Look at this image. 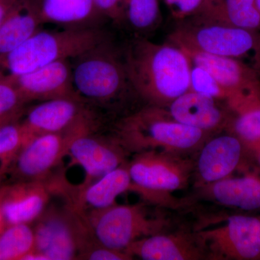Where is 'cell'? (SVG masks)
I'll return each mask as SVG.
<instances>
[{"mask_svg":"<svg viewBox=\"0 0 260 260\" xmlns=\"http://www.w3.org/2000/svg\"><path fill=\"white\" fill-rule=\"evenodd\" d=\"M122 52L130 83L144 105L166 109L189 90L191 60L177 44L135 37Z\"/></svg>","mask_w":260,"mask_h":260,"instance_id":"1","label":"cell"},{"mask_svg":"<svg viewBox=\"0 0 260 260\" xmlns=\"http://www.w3.org/2000/svg\"><path fill=\"white\" fill-rule=\"evenodd\" d=\"M73 84L78 95L95 109L118 113L132 112L126 104L140 100L130 83L122 49L108 38L71 59ZM141 102V101H140Z\"/></svg>","mask_w":260,"mask_h":260,"instance_id":"2","label":"cell"},{"mask_svg":"<svg viewBox=\"0 0 260 260\" xmlns=\"http://www.w3.org/2000/svg\"><path fill=\"white\" fill-rule=\"evenodd\" d=\"M110 134L129 155L152 150L187 155L200 150L211 135L181 124L165 108L150 105L119 117Z\"/></svg>","mask_w":260,"mask_h":260,"instance_id":"3","label":"cell"},{"mask_svg":"<svg viewBox=\"0 0 260 260\" xmlns=\"http://www.w3.org/2000/svg\"><path fill=\"white\" fill-rule=\"evenodd\" d=\"M109 38L102 28L39 30L0 57V78H16L61 59H73Z\"/></svg>","mask_w":260,"mask_h":260,"instance_id":"4","label":"cell"},{"mask_svg":"<svg viewBox=\"0 0 260 260\" xmlns=\"http://www.w3.org/2000/svg\"><path fill=\"white\" fill-rule=\"evenodd\" d=\"M127 167L134 192L149 204L177 208L180 201L170 193L188 185L194 174V160L184 154L152 150L133 155Z\"/></svg>","mask_w":260,"mask_h":260,"instance_id":"5","label":"cell"},{"mask_svg":"<svg viewBox=\"0 0 260 260\" xmlns=\"http://www.w3.org/2000/svg\"><path fill=\"white\" fill-rule=\"evenodd\" d=\"M94 237L102 245L124 251L132 243L167 232L170 220L145 203L114 204L83 213Z\"/></svg>","mask_w":260,"mask_h":260,"instance_id":"6","label":"cell"},{"mask_svg":"<svg viewBox=\"0 0 260 260\" xmlns=\"http://www.w3.org/2000/svg\"><path fill=\"white\" fill-rule=\"evenodd\" d=\"M35 249L47 260L80 259L97 242L83 213L64 203L48 205L34 221Z\"/></svg>","mask_w":260,"mask_h":260,"instance_id":"7","label":"cell"},{"mask_svg":"<svg viewBox=\"0 0 260 260\" xmlns=\"http://www.w3.org/2000/svg\"><path fill=\"white\" fill-rule=\"evenodd\" d=\"M169 42L183 49L212 55L239 58L255 53L260 47V32L219 23L199 15L177 20Z\"/></svg>","mask_w":260,"mask_h":260,"instance_id":"8","label":"cell"},{"mask_svg":"<svg viewBox=\"0 0 260 260\" xmlns=\"http://www.w3.org/2000/svg\"><path fill=\"white\" fill-rule=\"evenodd\" d=\"M208 259H260V218L232 215L215 229L196 232Z\"/></svg>","mask_w":260,"mask_h":260,"instance_id":"9","label":"cell"},{"mask_svg":"<svg viewBox=\"0 0 260 260\" xmlns=\"http://www.w3.org/2000/svg\"><path fill=\"white\" fill-rule=\"evenodd\" d=\"M84 129L91 127L81 126L68 133H47L30 138L8 167H11L17 182L48 180L53 175L52 171L68 155L71 140Z\"/></svg>","mask_w":260,"mask_h":260,"instance_id":"10","label":"cell"},{"mask_svg":"<svg viewBox=\"0 0 260 260\" xmlns=\"http://www.w3.org/2000/svg\"><path fill=\"white\" fill-rule=\"evenodd\" d=\"M30 137L47 133H68L81 126L100 128L102 118L97 109L83 100L52 99L34 106L27 113L23 122Z\"/></svg>","mask_w":260,"mask_h":260,"instance_id":"11","label":"cell"},{"mask_svg":"<svg viewBox=\"0 0 260 260\" xmlns=\"http://www.w3.org/2000/svg\"><path fill=\"white\" fill-rule=\"evenodd\" d=\"M68 155L83 168L85 179L80 186H85L125 164L129 155L112 135L84 129L71 140Z\"/></svg>","mask_w":260,"mask_h":260,"instance_id":"12","label":"cell"},{"mask_svg":"<svg viewBox=\"0 0 260 260\" xmlns=\"http://www.w3.org/2000/svg\"><path fill=\"white\" fill-rule=\"evenodd\" d=\"M127 162L85 186L72 185L62 178L58 186L57 194L80 213L112 206L122 193L134 192L135 185L130 177Z\"/></svg>","mask_w":260,"mask_h":260,"instance_id":"13","label":"cell"},{"mask_svg":"<svg viewBox=\"0 0 260 260\" xmlns=\"http://www.w3.org/2000/svg\"><path fill=\"white\" fill-rule=\"evenodd\" d=\"M10 79L13 80L26 103L63 98L83 100L77 93L73 84L71 59L56 61Z\"/></svg>","mask_w":260,"mask_h":260,"instance_id":"14","label":"cell"},{"mask_svg":"<svg viewBox=\"0 0 260 260\" xmlns=\"http://www.w3.org/2000/svg\"><path fill=\"white\" fill-rule=\"evenodd\" d=\"M244 152L240 140L230 133L208 138L194 160L197 184L201 187L230 177L239 167Z\"/></svg>","mask_w":260,"mask_h":260,"instance_id":"15","label":"cell"},{"mask_svg":"<svg viewBox=\"0 0 260 260\" xmlns=\"http://www.w3.org/2000/svg\"><path fill=\"white\" fill-rule=\"evenodd\" d=\"M145 260L208 259L197 232L161 233L132 243L125 250Z\"/></svg>","mask_w":260,"mask_h":260,"instance_id":"16","label":"cell"},{"mask_svg":"<svg viewBox=\"0 0 260 260\" xmlns=\"http://www.w3.org/2000/svg\"><path fill=\"white\" fill-rule=\"evenodd\" d=\"M53 194L49 179L19 181L2 188V210L6 225L34 223Z\"/></svg>","mask_w":260,"mask_h":260,"instance_id":"17","label":"cell"},{"mask_svg":"<svg viewBox=\"0 0 260 260\" xmlns=\"http://www.w3.org/2000/svg\"><path fill=\"white\" fill-rule=\"evenodd\" d=\"M166 109L181 124L211 135L225 130L229 119L225 102L189 90Z\"/></svg>","mask_w":260,"mask_h":260,"instance_id":"18","label":"cell"},{"mask_svg":"<svg viewBox=\"0 0 260 260\" xmlns=\"http://www.w3.org/2000/svg\"><path fill=\"white\" fill-rule=\"evenodd\" d=\"M225 104L229 111L225 132L240 140L245 152L257 156L260 153V85L232 95Z\"/></svg>","mask_w":260,"mask_h":260,"instance_id":"19","label":"cell"},{"mask_svg":"<svg viewBox=\"0 0 260 260\" xmlns=\"http://www.w3.org/2000/svg\"><path fill=\"white\" fill-rule=\"evenodd\" d=\"M183 50L189 56L191 63L199 65L211 74L226 90L229 98L260 85L256 70L249 68L239 59L189 49Z\"/></svg>","mask_w":260,"mask_h":260,"instance_id":"20","label":"cell"},{"mask_svg":"<svg viewBox=\"0 0 260 260\" xmlns=\"http://www.w3.org/2000/svg\"><path fill=\"white\" fill-rule=\"evenodd\" d=\"M39 10L42 24L63 28H101L107 19L94 0H40Z\"/></svg>","mask_w":260,"mask_h":260,"instance_id":"21","label":"cell"},{"mask_svg":"<svg viewBox=\"0 0 260 260\" xmlns=\"http://www.w3.org/2000/svg\"><path fill=\"white\" fill-rule=\"evenodd\" d=\"M40 0H17L0 27V57L40 30Z\"/></svg>","mask_w":260,"mask_h":260,"instance_id":"22","label":"cell"},{"mask_svg":"<svg viewBox=\"0 0 260 260\" xmlns=\"http://www.w3.org/2000/svg\"><path fill=\"white\" fill-rule=\"evenodd\" d=\"M201 187L224 206L248 211L260 209V178L255 175L229 177Z\"/></svg>","mask_w":260,"mask_h":260,"instance_id":"23","label":"cell"},{"mask_svg":"<svg viewBox=\"0 0 260 260\" xmlns=\"http://www.w3.org/2000/svg\"><path fill=\"white\" fill-rule=\"evenodd\" d=\"M219 23L260 32L255 0H204L197 14Z\"/></svg>","mask_w":260,"mask_h":260,"instance_id":"24","label":"cell"},{"mask_svg":"<svg viewBox=\"0 0 260 260\" xmlns=\"http://www.w3.org/2000/svg\"><path fill=\"white\" fill-rule=\"evenodd\" d=\"M125 25L135 37H146L161 22L160 0H121Z\"/></svg>","mask_w":260,"mask_h":260,"instance_id":"25","label":"cell"},{"mask_svg":"<svg viewBox=\"0 0 260 260\" xmlns=\"http://www.w3.org/2000/svg\"><path fill=\"white\" fill-rule=\"evenodd\" d=\"M34 249L35 236L30 224L7 225L0 235V260L22 259Z\"/></svg>","mask_w":260,"mask_h":260,"instance_id":"26","label":"cell"},{"mask_svg":"<svg viewBox=\"0 0 260 260\" xmlns=\"http://www.w3.org/2000/svg\"><path fill=\"white\" fill-rule=\"evenodd\" d=\"M30 138L21 123L17 120L0 125L1 172L6 171L20 149Z\"/></svg>","mask_w":260,"mask_h":260,"instance_id":"27","label":"cell"},{"mask_svg":"<svg viewBox=\"0 0 260 260\" xmlns=\"http://www.w3.org/2000/svg\"><path fill=\"white\" fill-rule=\"evenodd\" d=\"M26 104L10 78H0V124L16 121Z\"/></svg>","mask_w":260,"mask_h":260,"instance_id":"28","label":"cell"},{"mask_svg":"<svg viewBox=\"0 0 260 260\" xmlns=\"http://www.w3.org/2000/svg\"><path fill=\"white\" fill-rule=\"evenodd\" d=\"M189 90L213 97L225 103L229 98L226 90L210 73L199 65L193 63L191 66Z\"/></svg>","mask_w":260,"mask_h":260,"instance_id":"29","label":"cell"},{"mask_svg":"<svg viewBox=\"0 0 260 260\" xmlns=\"http://www.w3.org/2000/svg\"><path fill=\"white\" fill-rule=\"evenodd\" d=\"M133 258L126 251L111 249L99 242L89 246L80 256L81 260H130Z\"/></svg>","mask_w":260,"mask_h":260,"instance_id":"30","label":"cell"},{"mask_svg":"<svg viewBox=\"0 0 260 260\" xmlns=\"http://www.w3.org/2000/svg\"><path fill=\"white\" fill-rule=\"evenodd\" d=\"M204 0H165L171 13L177 20L192 16L199 12Z\"/></svg>","mask_w":260,"mask_h":260,"instance_id":"31","label":"cell"},{"mask_svg":"<svg viewBox=\"0 0 260 260\" xmlns=\"http://www.w3.org/2000/svg\"><path fill=\"white\" fill-rule=\"evenodd\" d=\"M102 14L119 26L125 25L121 0H94Z\"/></svg>","mask_w":260,"mask_h":260,"instance_id":"32","label":"cell"},{"mask_svg":"<svg viewBox=\"0 0 260 260\" xmlns=\"http://www.w3.org/2000/svg\"><path fill=\"white\" fill-rule=\"evenodd\" d=\"M17 0H0V27Z\"/></svg>","mask_w":260,"mask_h":260,"instance_id":"33","label":"cell"},{"mask_svg":"<svg viewBox=\"0 0 260 260\" xmlns=\"http://www.w3.org/2000/svg\"><path fill=\"white\" fill-rule=\"evenodd\" d=\"M7 226L4 216H3V210H2V188L0 189V235Z\"/></svg>","mask_w":260,"mask_h":260,"instance_id":"34","label":"cell"},{"mask_svg":"<svg viewBox=\"0 0 260 260\" xmlns=\"http://www.w3.org/2000/svg\"><path fill=\"white\" fill-rule=\"evenodd\" d=\"M254 57H255L256 68L260 70V47L254 53Z\"/></svg>","mask_w":260,"mask_h":260,"instance_id":"35","label":"cell"},{"mask_svg":"<svg viewBox=\"0 0 260 260\" xmlns=\"http://www.w3.org/2000/svg\"><path fill=\"white\" fill-rule=\"evenodd\" d=\"M256 6L260 13V0H255Z\"/></svg>","mask_w":260,"mask_h":260,"instance_id":"36","label":"cell"},{"mask_svg":"<svg viewBox=\"0 0 260 260\" xmlns=\"http://www.w3.org/2000/svg\"><path fill=\"white\" fill-rule=\"evenodd\" d=\"M256 158L257 159L258 162H259V164L260 166V153L259 154V155H257V156L256 157Z\"/></svg>","mask_w":260,"mask_h":260,"instance_id":"37","label":"cell"},{"mask_svg":"<svg viewBox=\"0 0 260 260\" xmlns=\"http://www.w3.org/2000/svg\"><path fill=\"white\" fill-rule=\"evenodd\" d=\"M2 124H0V125H2Z\"/></svg>","mask_w":260,"mask_h":260,"instance_id":"38","label":"cell"}]
</instances>
